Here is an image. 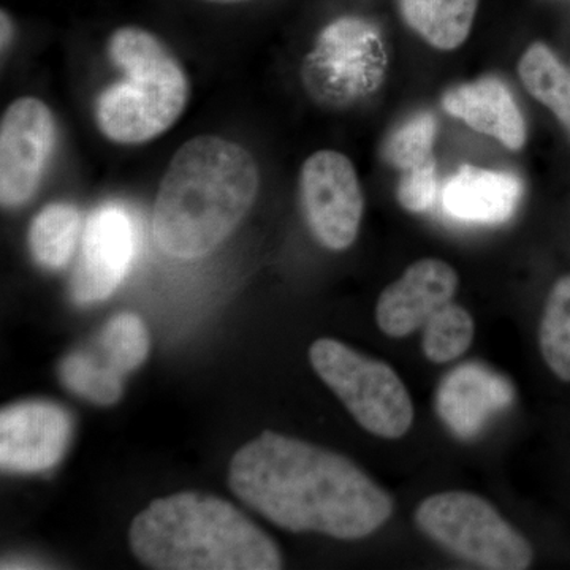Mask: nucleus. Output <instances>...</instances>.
Wrapping results in <instances>:
<instances>
[{"mask_svg":"<svg viewBox=\"0 0 570 570\" xmlns=\"http://www.w3.org/2000/svg\"><path fill=\"white\" fill-rule=\"evenodd\" d=\"M415 521L444 549L480 568L523 570L530 568L534 558L527 538L478 494H433L419 505Z\"/></svg>","mask_w":570,"mask_h":570,"instance_id":"0eeeda50","label":"nucleus"},{"mask_svg":"<svg viewBox=\"0 0 570 570\" xmlns=\"http://www.w3.org/2000/svg\"><path fill=\"white\" fill-rule=\"evenodd\" d=\"M80 258L71 277L75 302H102L130 272L138 246L137 223L126 206L105 204L86 220Z\"/></svg>","mask_w":570,"mask_h":570,"instance_id":"9d476101","label":"nucleus"},{"mask_svg":"<svg viewBox=\"0 0 570 570\" xmlns=\"http://www.w3.org/2000/svg\"><path fill=\"white\" fill-rule=\"evenodd\" d=\"M228 483L250 509L292 532L363 539L393 512L387 491L354 461L273 431L235 453Z\"/></svg>","mask_w":570,"mask_h":570,"instance_id":"f257e3e1","label":"nucleus"},{"mask_svg":"<svg viewBox=\"0 0 570 570\" xmlns=\"http://www.w3.org/2000/svg\"><path fill=\"white\" fill-rule=\"evenodd\" d=\"M404 22L431 47L452 51L468 40L479 0H396Z\"/></svg>","mask_w":570,"mask_h":570,"instance_id":"dca6fc26","label":"nucleus"},{"mask_svg":"<svg viewBox=\"0 0 570 570\" xmlns=\"http://www.w3.org/2000/svg\"><path fill=\"white\" fill-rule=\"evenodd\" d=\"M459 275L448 262L422 258L390 284L376 307L379 328L385 335L404 337L425 326L438 309L453 302Z\"/></svg>","mask_w":570,"mask_h":570,"instance_id":"f8f14e48","label":"nucleus"},{"mask_svg":"<svg viewBox=\"0 0 570 570\" xmlns=\"http://www.w3.org/2000/svg\"><path fill=\"white\" fill-rule=\"evenodd\" d=\"M122 78L100 92L96 122L121 145H140L167 132L186 110L189 78L159 37L137 26L119 28L107 45Z\"/></svg>","mask_w":570,"mask_h":570,"instance_id":"20e7f679","label":"nucleus"},{"mask_svg":"<svg viewBox=\"0 0 570 570\" xmlns=\"http://www.w3.org/2000/svg\"><path fill=\"white\" fill-rule=\"evenodd\" d=\"M519 75L527 91L546 105L570 137V70L542 41H535L519 61Z\"/></svg>","mask_w":570,"mask_h":570,"instance_id":"a211bd4d","label":"nucleus"},{"mask_svg":"<svg viewBox=\"0 0 570 570\" xmlns=\"http://www.w3.org/2000/svg\"><path fill=\"white\" fill-rule=\"evenodd\" d=\"M523 186L508 171L463 165L442 187L444 212L468 224L508 223L520 204Z\"/></svg>","mask_w":570,"mask_h":570,"instance_id":"2eb2a0df","label":"nucleus"},{"mask_svg":"<svg viewBox=\"0 0 570 570\" xmlns=\"http://www.w3.org/2000/svg\"><path fill=\"white\" fill-rule=\"evenodd\" d=\"M258 187L257 163L238 142L214 135L184 142L154 204L157 245L181 261L213 253L245 219Z\"/></svg>","mask_w":570,"mask_h":570,"instance_id":"f03ea898","label":"nucleus"},{"mask_svg":"<svg viewBox=\"0 0 570 570\" xmlns=\"http://www.w3.org/2000/svg\"><path fill=\"white\" fill-rule=\"evenodd\" d=\"M100 347L108 365L118 373H130L145 362L149 354V333L145 322L132 313L118 314L104 326Z\"/></svg>","mask_w":570,"mask_h":570,"instance_id":"5701e85b","label":"nucleus"},{"mask_svg":"<svg viewBox=\"0 0 570 570\" xmlns=\"http://www.w3.org/2000/svg\"><path fill=\"white\" fill-rule=\"evenodd\" d=\"M438 194V164L401 175L397 183V202L411 213H423L433 208Z\"/></svg>","mask_w":570,"mask_h":570,"instance_id":"b1692460","label":"nucleus"},{"mask_svg":"<svg viewBox=\"0 0 570 570\" xmlns=\"http://www.w3.org/2000/svg\"><path fill=\"white\" fill-rule=\"evenodd\" d=\"M442 108L466 122L475 132L489 135L510 151L527 142V121L508 86L494 77L456 86L442 97Z\"/></svg>","mask_w":570,"mask_h":570,"instance_id":"4468645a","label":"nucleus"},{"mask_svg":"<svg viewBox=\"0 0 570 570\" xmlns=\"http://www.w3.org/2000/svg\"><path fill=\"white\" fill-rule=\"evenodd\" d=\"M77 206L51 204L33 217L29 228V249L33 261L48 269L63 268L73 257L82 235Z\"/></svg>","mask_w":570,"mask_h":570,"instance_id":"f3484780","label":"nucleus"},{"mask_svg":"<svg viewBox=\"0 0 570 570\" xmlns=\"http://www.w3.org/2000/svg\"><path fill=\"white\" fill-rule=\"evenodd\" d=\"M11 33H13V26H11L9 14H7L6 11H2V50H6V47H9Z\"/></svg>","mask_w":570,"mask_h":570,"instance_id":"393cba45","label":"nucleus"},{"mask_svg":"<svg viewBox=\"0 0 570 570\" xmlns=\"http://www.w3.org/2000/svg\"><path fill=\"white\" fill-rule=\"evenodd\" d=\"M438 121L431 112H420L389 135L382 156L401 175L436 165L433 146Z\"/></svg>","mask_w":570,"mask_h":570,"instance_id":"aec40b11","label":"nucleus"},{"mask_svg":"<svg viewBox=\"0 0 570 570\" xmlns=\"http://www.w3.org/2000/svg\"><path fill=\"white\" fill-rule=\"evenodd\" d=\"M318 377L343 401L356 422L379 438L397 439L411 430L414 404L396 371L330 337L309 348Z\"/></svg>","mask_w":570,"mask_h":570,"instance_id":"423d86ee","label":"nucleus"},{"mask_svg":"<svg viewBox=\"0 0 570 570\" xmlns=\"http://www.w3.org/2000/svg\"><path fill=\"white\" fill-rule=\"evenodd\" d=\"M384 37L373 21L341 17L318 33L302 66V81L314 102L347 108L373 96L387 75Z\"/></svg>","mask_w":570,"mask_h":570,"instance_id":"39448f33","label":"nucleus"},{"mask_svg":"<svg viewBox=\"0 0 570 570\" xmlns=\"http://www.w3.org/2000/svg\"><path fill=\"white\" fill-rule=\"evenodd\" d=\"M299 197L307 225L326 249L354 245L365 213V197L354 164L343 153H314L299 171Z\"/></svg>","mask_w":570,"mask_h":570,"instance_id":"6e6552de","label":"nucleus"},{"mask_svg":"<svg viewBox=\"0 0 570 570\" xmlns=\"http://www.w3.org/2000/svg\"><path fill=\"white\" fill-rule=\"evenodd\" d=\"M539 343L554 376L570 382V275L551 288L540 322Z\"/></svg>","mask_w":570,"mask_h":570,"instance_id":"6ab92c4d","label":"nucleus"},{"mask_svg":"<svg viewBox=\"0 0 570 570\" xmlns=\"http://www.w3.org/2000/svg\"><path fill=\"white\" fill-rule=\"evenodd\" d=\"M515 397L513 385L501 374L479 363L453 370L438 389L439 417L456 434L469 439L480 433L491 415Z\"/></svg>","mask_w":570,"mask_h":570,"instance_id":"ddd939ff","label":"nucleus"},{"mask_svg":"<svg viewBox=\"0 0 570 570\" xmlns=\"http://www.w3.org/2000/svg\"><path fill=\"white\" fill-rule=\"evenodd\" d=\"M423 328V354L434 363L460 358L471 346L475 332L474 318L453 302L438 309Z\"/></svg>","mask_w":570,"mask_h":570,"instance_id":"412c9836","label":"nucleus"},{"mask_svg":"<svg viewBox=\"0 0 570 570\" xmlns=\"http://www.w3.org/2000/svg\"><path fill=\"white\" fill-rule=\"evenodd\" d=\"M129 543L138 561L157 570H276L275 540L242 510L212 494L153 501L132 521Z\"/></svg>","mask_w":570,"mask_h":570,"instance_id":"7ed1b4c3","label":"nucleus"},{"mask_svg":"<svg viewBox=\"0 0 570 570\" xmlns=\"http://www.w3.org/2000/svg\"><path fill=\"white\" fill-rule=\"evenodd\" d=\"M58 142V126L48 105L21 97L0 122V200L17 208L31 200Z\"/></svg>","mask_w":570,"mask_h":570,"instance_id":"1a4fd4ad","label":"nucleus"},{"mask_svg":"<svg viewBox=\"0 0 570 570\" xmlns=\"http://www.w3.org/2000/svg\"><path fill=\"white\" fill-rule=\"evenodd\" d=\"M67 409L50 401H26L0 414V464L3 471L45 472L55 468L71 441Z\"/></svg>","mask_w":570,"mask_h":570,"instance_id":"9b49d317","label":"nucleus"},{"mask_svg":"<svg viewBox=\"0 0 570 570\" xmlns=\"http://www.w3.org/2000/svg\"><path fill=\"white\" fill-rule=\"evenodd\" d=\"M59 377L70 392L108 406L122 395V374L89 354H71L59 366Z\"/></svg>","mask_w":570,"mask_h":570,"instance_id":"4be33fe9","label":"nucleus"}]
</instances>
